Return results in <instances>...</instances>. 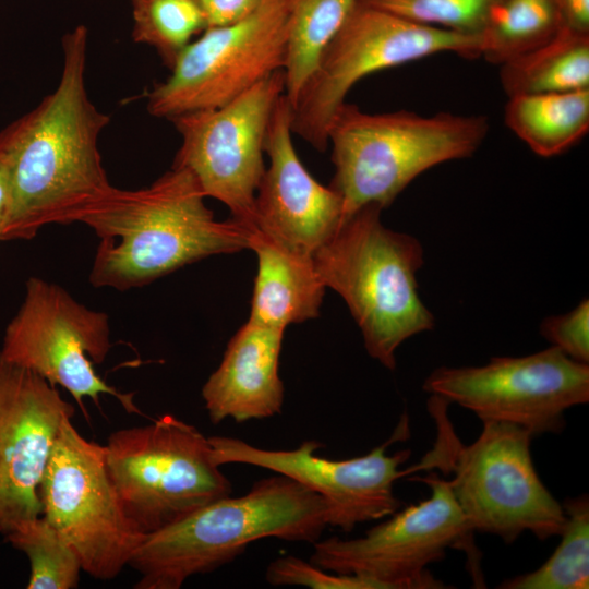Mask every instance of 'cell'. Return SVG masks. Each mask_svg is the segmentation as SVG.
I'll return each mask as SVG.
<instances>
[{
	"label": "cell",
	"instance_id": "7402d4cb",
	"mask_svg": "<svg viewBox=\"0 0 589 589\" xmlns=\"http://www.w3.org/2000/svg\"><path fill=\"white\" fill-rule=\"evenodd\" d=\"M360 0H289L284 64L285 96L292 106L328 44Z\"/></svg>",
	"mask_w": 589,
	"mask_h": 589
},
{
	"label": "cell",
	"instance_id": "7c38bea8",
	"mask_svg": "<svg viewBox=\"0 0 589 589\" xmlns=\"http://www.w3.org/2000/svg\"><path fill=\"white\" fill-rule=\"evenodd\" d=\"M110 348L106 313L88 309L57 284L29 277L23 303L5 328L0 353L67 389L82 409L84 398L98 404L101 395H110L127 412L142 414L134 393L116 389L94 369Z\"/></svg>",
	"mask_w": 589,
	"mask_h": 589
},
{
	"label": "cell",
	"instance_id": "603a6c76",
	"mask_svg": "<svg viewBox=\"0 0 589 589\" xmlns=\"http://www.w3.org/2000/svg\"><path fill=\"white\" fill-rule=\"evenodd\" d=\"M555 0H494L480 37V57L502 65L554 38L563 28Z\"/></svg>",
	"mask_w": 589,
	"mask_h": 589
},
{
	"label": "cell",
	"instance_id": "6da1fadb",
	"mask_svg": "<svg viewBox=\"0 0 589 589\" xmlns=\"http://www.w3.org/2000/svg\"><path fill=\"white\" fill-rule=\"evenodd\" d=\"M57 87L0 132L7 200L0 240H28L46 225L83 223L111 193L98 139L108 115L89 100L87 29L62 38Z\"/></svg>",
	"mask_w": 589,
	"mask_h": 589
},
{
	"label": "cell",
	"instance_id": "f546056e",
	"mask_svg": "<svg viewBox=\"0 0 589 589\" xmlns=\"http://www.w3.org/2000/svg\"><path fill=\"white\" fill-rule=\"evenodd\" d=\"M206 28L239 23L252 15L264 0H197Z\"/></svg>",
	"mask_w": 589,
	"mask_h": 589
},
{
	"label": "cell",
	"instance_id": "5bb4252c",
	"mask_svg": "<svg viewBox=\"0 0 589 589\" xmlns=\"http://www.w3.org/2000/svg\"><path fill=\"white\" fill-rule=\"evenodd\" d=\"M284 94V71L278 70L224 106L170 119L181 135L172 167L189 171L206 197L225 204L232 218L253 229L266 133Z\"/></svg>",
	"mask_w": 589,
	"mask_h": 589
},
{
	"label": "cell",
	"instance_id": "277c9868",
	"mask_svg": "<svg viewBox=\"0 0 589 589\" xmlns=\"http://www.w3.org/2000/svg\"><path fill=\"white\" fill-rule=\"evenodd\" d=\"M430 401L436 440L408 473L440 469L453 474L447 481L473 532L505 543L524 532L541 541L558 536L565 514L538 476L530 449L533 436L510 423L485 421L472 443L461 444L445 411L448 402L436 396Z\"/></svg>",
	"mask_w": 589,
	"mask_h": 589
},
{
	"label": "cell",
	"instance_id": "d4e9b609",
	"mask_svg": "<svg viewBox=\"0 0 589 589\" xmlns=\"http://www.w3.org/2000/svg\"><path fill=\"white\" fill-rule=\"evenodd\" d=\"M31 566L27 589L76 588L82 564L71 544L44 518L37 517L5 533Z\"/></svg>",
	"mask_w": 589,
	"mask_h": 589
},
{
	"label": "cell",
	"instance_id": "ffe728a7",
	"mask_svg": "<svg viewBox=\"0 0 589 589\" xmlns=\"http://www.w3.org/2000/svg\"><path fill=\"white\" fill-rule=\"evenodd\" d=\"M504 120L541 157L561 155L589 130V88L508 97Z\"/></svg>",
	"mask_w": 589,
	"mask_h": 589
},
{
	"label": "cell",
	"instance_id": "f1b7e54d",
	"mask_svg": "<svg viewBox=\"0 0 589 589\" xmlns=\"http://www.w3.org/2000/svg\"><path fill=\"white\" fill-rule=\"evenodd\" d=\"M542 336L568 358L589 363V302L582 300L566 314L550 316L541 323Z\"/></svg>",
	"mask_w": 589,
	"mask_h": 589
},
{
	"label": "cell",
	"instance_id": "8992f818",
	"mask_svg": "<svg viewBox=\"0 0 589 589\" xmlns=\"http://www.w3.org/2000/svg\"><path fill=\"white\" fill-rule=\"evenodd\" d=\"M489 129L484 116L369 113L345 101L327 131L330 187L342 199L345 217L371 204L384 209L422 172L472 156Z\"/></svg>",
	"mask_w": 589,
	"mask_h": 589
},
{
	"label": "cell",
	"instance_id": "44dd1931",
	"mask_svg": "<svg viewBox=\"0 0 589 589\" xmlns=\"http://www.w3.org/2000/svg\"><path fill=\"white\" fill-rule=\"evenodd\" d=\"M500 68L508 97L589 88V34L563 27L546 44Z\"/></svg>",
	"mask_w": 589,
	"mask_h": 589
},
{
	"label": "cell",
	"instance_id": "83f0119b",
	"mask_svg": "<svg viewBox=\"0 0 589 589\" xmlns=\"http://www.w3.org/2000/svg\"><path fill=\"white\" fill-rule=\"evenodd\" d=\"M274 586H304L314 589H382L369 578L357 575L336 574L293 555L272 561L265 573Z\"/></svg>",
	"mask_w": 589,
	"mask_h": 589
},
{
	"label": "cell",
	"instance_id": "9a60e30c",
	"mask_svg": "<svg viewBox=\"0 0 589 589\" xmlns=\"http://www.w3.org/2000/svg\"><path fill=\"white\" fill-rule=\"evenodd\" d=\"M408 421L405 413L387 441L365 455L344 460L317 456L323 444L314 440L287 450L264 449L229 436L214 435L208 441L216 465H251L296 480L324 498L328 526L350 532L359 524L382 519L400 508L394 485L408 474L400 466L411 450L388 455L387 448L409 437Z\"/></svg>",
	"mask_w": 589,
	"mask_h": 589
},
{
	"label": "cell",
	"instance_id": "cb8c5ba5",
	"mask_svg": "<svg viewBox=\"0 0 589 589\" xmlns=\"http://www.w3.org/2000/svg\"><path fill=\"white\" fill-rule=\"evenodd\" d=\"M561 542L553 554L533 572L504 580L502 589H588L589 497H566Z\"/></svg>",
	"mask_w": 589,
	"mask_h": 589
},
{
	"label": "cell",
	"instance_id": "9c48e42d",
	"mask_svg": "<svg viewBox=\"0 0 589 589\" xmlns=\"http://www.w3.org/2000/svg\"><path fill=\"white\" fill-rule=\"evenodd\" d=\"M441 52L479 58L480 38L414 23L360 1L290 106L292 133L324 152L330 121L356 83Z\"/></svg>",
	"mask_w": 589,
	"mask_h": 589
},
{
	"label": "cell",
	"instance_id": "5b68a950",
	"mask_svg": "<svg viewBox=\"0 0 589 589\" xmlns=\"http://www.w3.org/2000/svg\"><path fill=\"white\" fill-rule=\"evenodd\" d=\"M382 211L371 204L345 217L313 261L325 287L349 308L370 357L394 370L398 347L432 329L434 317L418 292L422 245L414 237L385 227Z\"/></svg>",
	"mask_w": 589,
	"mask_h": 589
},
{
	"label": "cell",
	"instance_id": "4fadbf2b",
	"mask_svg": "<svg viewBox=\"0 0 589 589\" xmlns=\"http://www.w3.org/2000/svg\"><path fill=\"white\" fill-rule=\"evenodd\" d=\"M289 0H264L245 20L206 28L147 94L152 116L173 117L231 101L284 69Z\"/></svg>",
	"mask_w": 589,
	"mask_h": 589
},
{
	"label": "cell",
	"instance_id": "d6986e66",
	"mask_svg": "<svg viewBox=\"0 0 589 589\" xmlns=\"http://www.w3.org/2000/svg\"><path fill=\"white\" fill-rule=\"evenodd\" d=\"M250 249L257 257V272L249 321L286 329L290 324L315 318L325 293L313 255L290 249L259 229Z\"/></svg>",
	"mask_w": 589,
	"mask_h": 589
},
{
	"label": "cell",
	"instance_id": "8fae6325",
	"mask_svg": "<svg viewBox=\"0 0 589 589\" xmlns=\"http://www.w3.org/2000/svg\"><path fill=\"white\" fill-rule=\"evenodd\" d=\"M423 389L482 422L510 423L532 436L557 434L566 410L589 401V365L551 346L524 357H494L480 366H440Z\"/></svg>",
	"mask_w": 589,
	"mask_h": 589
},
{
	"label": "cell",
	"instance_id": "52a82bcc",
	"mask_svg": "<svg viewBox=\"0 0 589 589\" xmlns=\"http://www.w3.org/2000/svg\"><path fill=\"white\" fill-rule=\"evenodd\" d=\"M105 449L123 509L143 534L231 495L208 437L172 414L112 432Z\"/></svg>",
	"mask_w": 589,
	"mask_h": 589
},
{
	"label": "cell",
	"instance_id": "ba28073f",
	"mask_svg": "<svg viewBox=\"0 0 589 589\" xmlns=\"http://www.w3.org/2000/svg\"><path fill=\"white\" fill-rule=\"evenodd\" d=\"M430 486L431 496L390 515L354 539L330 537L313 543L310 562L336 574L376 581L382 589H438L428 566L447 549L465 551L473 585L485 587L481 557L447 480L431 472L414 477Z\"/></svg>",
	"mask_w": 589,
	"mask_h": 589
},
{
	"label": "cell",
	"instance_id": "d6a6232c",
	"mask_svg": "<svg viewBox=\"0 0 589 589\" xmlns=\"http://www.w3.org/2000/svg\"><path fill=\"white\" fill-rule=\"evenodd\" d=\"M0 533H2V529H1V527H0Z\"/></svg>",
	"mask_w": 589,
	"mask_h": 589
},
{
	"label": "cell",
	"instance_id": "30bf717a",
	"mask_svg": "<svg viewBox=\"0 0 589 589\" xmlns=\"http://www.w3.org/2000/svg\"><path fill=\"white\" fill-rule=\"evenodd\" d=\"M43 517L71 544L82 570L117 577L145 534L128 518L106 462L105 445L63 420L38 489Z\"/></svg>",
	"mask_w": 589,
	"mask_h": 589
},
{
	"label": "cell",
	"instance_id": "7a4b0ae2",
	"mask_svg": "<svg viewBox=\"0 0 589 589\" xmlns=\"http://www.w3.org/2000/svg\"><path fill=\"white\" fill-rule=\"evenodd\" d=\"M193 176L165 172L149 187L113 188L84 220L99 238L89 273L94 287H143L212 255L250 249L255 229L217 220Z\"/></svg>",
	"mask_w": 589,
	"mask_h": 589
},
{
	"label": "cell",
	"instance_id": "2e32d148",
	"mask_svg": "<svg viewBox=\"0 0 589 589\" xmlns=\"http://www.w3.org/2000/svg\"><path fill=\"white\" fill-rule=\"evenodd\" d=\"M74 412L56 386L0 353L2 533L41 515V477L63 420Z\"/></svg>",
	"mask_w": 589,
	"mask_h": 589
},
{
	"label": "cell",
	"instance_id": "4dcf8cb0",
	"mask_svg": "<svg viewBox=\"0 0 589 589\" xmlns=\"http://www.w3.org/2000/svg\"><path fill=\"white\" fill-rule=\"evenodd\" d=\"M563 26L589 34V0H555Z\"/></svg>",
	"mask_w": 589,
	"mask_h": 589
},
{
	"label": "cell",
	"instance_id": "4316f807",
	"mask_svg": "<svg viewBox=\"0 0 589 589\" xmlns=\"http://www.w3.org/2000/svg\"><path fill=\"white\" fill-rule=\"evenodd\" d=\"M360 1L414 23L479 37L494 0Z\"/></svg>",
	"mask_w": 589,
	"mask_h": 589
},
{
	"label": "cell",
	"instance_id": "1f68e13d",
	"mask_svg": "<svg viewBox=\"0 0 589 589\" xmlns=\"http://www.w3.org/2000/svg\"><path fill=\"white\" fill-rule=\"evenodd\" d=\"M7 200V182L3 172L0 169V224L2 219V214L4 211Z\"/></svg>",
	"mask_w": 589,
	"mask_h": 589
},
{
	"label": "cell",
	"instance_id": "ac0fdd59",
	"mask_svg": "<svg viewBox=\"0 0 589 589\" xmlns=\"http://www.w3.org/2000/svg\"><path fill=\"white\" fill-rule=\"evenodd\" d=\"M285 329L247 321L229 340L218 368L202 388L209 420H262L280 412L279 357Z\"/></svg>",
	"mask_w": 589,
	"mask_h": 589
},
{
	"label": "cell",
	"instance_id": "484cf974",
	"mask_svg": "<svg viewBox=\"0 0 589 589\" xmlns=\"http://www.w3.org/2000/svg\"><path fill=\"white\" fill-rule=\"evenodd\" d=\"M131 4L133 40L155 48L169 69L192 38L206 29L197 0H131Z\"/></svg>",
	"mask_w": 589,
	"mask_h": 589
},
{
	"label": "cell",
	"instance_id": "e0dca14e",
	"mask_svg": "<svg viewBox=\"0 0 589 589\" xmlns=\"http://www.w3.org/2000/svg\"><path fill=\"white\" fill-rule=\"evenodd\" d=\"M290 105L278 99L268 124L264 151L269 157L254 201L255 228L296 251L311 254L345 218L340 194L317 182L292 143Z\"/></svg>",
	"mask_w": 589,
	"mask_h": 589
},
{
	"label": "cell",
	"instance_id": "3957f363",
	"mask_svg": "<svg viewBox=\"0 0 589 589\" xmlns=\"http://www.w3.org/2000/svg\"><path fill=\"white\" fill-rule=\"evenodd\" d=\"M328 526L322 496L278 474L256 481L241 496L217 498L147 533L129 565L141 575L136 589H179L184 581L231 562L263 538L317 541Z\"/></svg>",
	"mask_w": 589,
	"mask_h": 589
}]
</instances>
